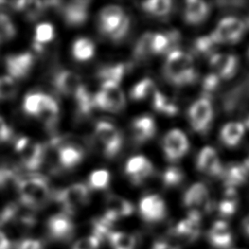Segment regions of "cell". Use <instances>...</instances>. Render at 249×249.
<instances>
[{
    "instance_id": "1",
    "label": "cell",
    "mask_w": 249,
    "mask_h": 249,
    "mask_svg": "<svg viewBox=\"0 0 249 249\" xmlns=\"http://www.w3.org/2000/svg\"><path fill=\"white\" fill-rule=\"evenodd\" d=\"M164 75L176 86L193 83L196 79L193 57L178 50L170 52L164 64Z\"/></svg>"
},
{
    "instance_id": "2",
    "label": "cell",
    "mask_w": 249,
    "mask_h": 249,
    "mask_svg": "<svg viewBox=\"0 0 249 249\" xmlns=\"http://www.w3.org/2000/svg\"><path fill=\"white\" fill-rule=\"evenodd\" d=\"M18 193L21 203L30 208L42 206L51 196L47 180L40 176L20 179Z\"/></svg>"
},
{
    "instance_id": "3",
    "label": "cell",
    "mask_w": 249,
    "mask_h": 249,
    "mask_svg": "<svg viewBox=\"0 0 249 249\" xmlns=\"http://www.w3.org/2000/svg\"><path fill=\"white\" fill-rule=\"evenodd\" d=\"M93 106L102 110L118 112L124 106V92L118 84L112 82H103L101 89L92 96Z\"/></svg>"
},
{
    "instance_id": "4",
    "label": "cell",
    "mask_w": 249,
    "mask_h": 249,
    "mask_svg": "<svg viewBox=\"0 0 249 249\" xmlns=\"http://www.w3.org/2000/svg\"><path fill=\"white\" fill-rule=\"evenodd\" d=\"M89 190L81 183L73 184L56 194V199L61 204L63 213L73 214L77 209L89 201Z\"/></svg>"
},
{
    "instance_id": "5",
    "label": "cell",
    "mask_w": 249,
    "mask_h": 249,
    "mask_svg": "<svg viewBox=\"0 0 249 249\" xmlns=\"http://www.w3.org/2000/svg\"><path fill=\"white\" fill-rule=\"evenodd\" d=\"M16 151L27 169L35 170L43 163L46 148L27 137L19 138L16 143Z\"/></svg>"
},
{
    "instance_id": "6",
    "label": "cell",
    "mask_w": 249,
    "mask_h": 249,
    "mask_svg": "<svg viewBox=\"0 0 249 249\" xmlns=\"http://www.w3.org/2000/svg\"><path fill=\"white\" fill-rule=\"evenodd\" d=\"M245 30L243 21L236 18L228 17L223 18L217 25L216 29L210 35L215 44L218 43H234L237 42Z\"/></svg>"
},
{
    "instance_id": "7",
    "label": "cell",
    "mask_w": 249,
    "mask_h": 249,
    "mask_svg": "<svg viewBox=\"0 0 249 249\" xmlns=\"http://www.w3.org/2000/svg\"><path fill=\"white\" fill-rule=\"evenodd\" d=\"M95 135L102 144L104 154L107 157H114L122 146V135L120 131L108 122H99L95 125Z\"/></svg>"
},
{
    "instance_id": "8",
    "label": "cell",
    "mask_w": 249,
    "mask_h": 249,
    "mask_svg": "<svg viewBox=\"0 0 249 249\" xmlns=\"http://www.w3.org/2000/svg\"><path fill=\"white\" fill-rule=\"evenodd\" d=\"M213 117V110L207 98H200L194 102L189 110L191 124L196 131L204 132L209 127Z\"/></svg>"
},
{
    "instance_id": "9",
    "label": "cell",
    "mask_w": 249,
    "mask_h": 249,
    "mask_svg": "<svg viewBox=\"0 0 249 249\" xmlns=\"http://www.w3.org/2000/svg\"><path fill=\"white\" fill-rule=\"evenodd\" d=\"M188 139L181 130L172 129L165 135L163 140V150L169 160L175 161L182 158L188 151Z\"/></svg>"
},
{
    "instance_id": "10",
    "label": "cell",
    "mask_w": 249,
    "mask_h": 249,
    "mask_svg": "<svg viewBox=\"0 0 249 249\" xmlns=\"http://www.w3.org/2000/svg\"><path fill=\"white\" fill-rule=\"evenodd\" d=\"M139 210L142 218L150 223L162 220L166 214L165 203L158 195H149L141 198Z\"/></svg>"
},
{
    "instance_id": "11",
    "label": "cell",
    "mask_w": 249,
    "mask_h": 249,
    "mask_svg": "<svg viewBox=\"0 0 249 249\" xmlns=\"http://www.w3.org/2000/svg\"><path fill=\"white\" fill-rule=\"evenodd\" d=\"M47 228L51 237L55 240H67L74 232L72 220L63 212L51 216L47 222Z\"/></svg>"
},
{
    "instance_id": "12",
    "label": "cell",
    "mask_w": 249,
    "mask_h": 249,
    "mask_svg": "<svg viewBox=\"0 0 249 249\" xmlns=\"http://www.w3.org/2000/svg\"><path fill=\"white\" fill-rule=\"evenodd\" d=\"M6 69L13 79H21L28 75L33 63V55L26 52L18 54H11L6 58Z\"/></svg>"
},
{
    "instance_id": "13",
    "label": "cell",
    "mask_w": 249,
    "mask_h": 249,
    "mask_svg": "<svg viewBox=\"0 0 249 249\" xmlns=\"http://www.w3.org/2000/svg\"><path fill=\"white\" fill-rule=\"evenodd\" d=\"M200 231V213L191 210L188 217L177 224L173 233L183 241H194Z\"/></svg>"
},
{
    "instance_id": "14",
    "label": "cell",
    "mask_w": 249,
    "mask_h": 249,
    "mask_svg": "<svg viewBox=\"0 0 249 249\" xmlns=\"http://www.w3.org/2000/svg\"><path fill=\"white\" fill-rule=\"evenodd\" d=\"M53 84L60 93L74 97L85 88L80 76L69 70L59 71L54 77Z\"/></svg>"
},
{
    "instance_id": "15",
    "label": "cell",
    "mask_w": 249,
    "mask_h": 249,
    "mask_svg": "<svg viewBox=\"0 0 249 249\" xmlns=\"http://www.w3.org/2000/svg\"><path fill=\"white\" fill-rule=\"evenodd\" d=\"M89 1L75 0L62 7V15L66 24L70 26H79L85 23L89 15Z\"/></svg>"
},
{
    "instance_id": "16",
    "label": "cell",
    "mask_w": 249,
    "mask_h": 249,
    "mask_svg": "<svg viewBox=\"0 0 249 249\" xmlns=\"http://www.w3.org/2000/svg\"><path fill=\"white\" fill-rule=\"evenodd\" d=\"M106 202V212L102 217L112 224H114L116 220L129 216L133 212L131 203L121 196H110Z\"/></svg>"
},
{
    "instance_id": "17",
    "label": "cell",
    "mask_w": 249,
    "mask_h": 249,
    "mask_svg": "<svg viewBox=\"0 0 249 249\" xmlns=\"http://www.w3.org/2000/svg\"><path fill=\"white\" fill-rule=\"evenodd\" d=\"M124 16V11L119 6L109 5L104 7L99 14L100 30L105 34L111 35L123 19Z\"/></svg>"
},
{
    "instance_id": "18",
    "label": "cell",
    "mask_w": 249,
    "mask_h": 249,
    "mask_svg": "<svg viewBox=\"0 0 249 249\" xmlns=\"http://www.w3.org/2000/svg\"><path fill=\"white\" fill-rule=\"evenodd\" d=\"M56 156L58 163L61 167L69 169L78 165L84 159V151L82 148L72 145L65 144L56 146Z\"/></svg>"
},
{
    "instance_id": "19",
    "label": "cell",
    "mask_w": 249,
    "mask_h": 249,
    "mask_svg": "<svg viewBox=\"0 0 249 249\" xmlns=\"http://www.w3.org/2000/svg\"><path fill=\"white\" fill-rule=\"evenodd\" d=\"M197 167L210 175L223 174V168L216 151L212 147H204L197 158Z\"/></svg>"
},
{
    "instance_id": "20",
    "label": "cell",
    "mask_w": 249,
    "mask_h": 249,
    "mask_svg": "<svg viewBox=\"0 0 249 249\" xmlns=\"http://www.w3.org/2000/svg\"><path fill=\"white\" fill-rule=\"evenodd\" d=\"M210 243L218 249L228 248L232 241L231 231L225 221H217L208 231Z\"/></svg>"
},
{
    "instance_id": "21",
    "label": "cell",
    "mask_w": 249,
    "mask_h": 249,
    "mask_svg": "<svg viewBox=\"0 0 249 249\" xmlns=\"http://www.w3.org/2000/svg\"><path fill=\"white\" fill-rule=\"evenodd\" d=\"M210 63L224 79L232 77L237 68V59L232 54L215 53L211 56Z\"/></svg>"
},
{
    "instance_id": "22",
    "label": "cell",
    "mask_w": 249,
    "mask_h": 249,
    "mask_svg": "<svg viewBox=\"0 0 249 249\" xmlns=\"http://www.w3.org/2000/svg\"><path fill=\"white\" fill-rule=\"evenodd\" d=\"M184 204L191 210H196L197 207L208 203V192L206 187L201 183L194 184L189 188L184 196Z\"/></svg>"
},
{
    "instance_id": "23",
    "label": "cell",
    "mask_w": 249,
    "mask_h": 249,
    "mask_svg": "<svg viewBox=\"0 0 249 249\" xmlns=\"http://www.w3.org/2000/svg\"><path fill=\"white\" fill-rule=\"evenodd\" d=\"M58 115L59 109L57 102L51 95L45 93L42 106L36 117L48 127H53L58 120Z\"/></svg>"
},
{
    "instance_id": "24",
    "label": "cell",
    "mask_w": 249,
    "mask_h": 249,
    "mask_svg": "<svg viewBox=\"0 0 249 249\" xmlns=\"http://www.w3.org/2000/svg\"><path fill=\"white\" fill-rule=\"evenodd\" d=\"M208 6L199 0L187 1L185 7V19L188 23L198 24L205 19L208 15Z\"/></svg>"
},
{
    "instance_id": "25",
    "label": "cell",
    "mask_w": 249,
    "mask_h": 249,
    "mask_svg": "<svg viewBox=\"0 0 249 249\" xmlns=\"http://www.w3.org/2000/svg\"><path fill=\"white\" fill-rule=\"evenodd\" d=\"M132 132L134 138L139 142L150 139L156 132L154 120L149 116L136 118L132 124Z\"/></svg>"
},
{
    "instance_id": "26",
    "label": "cell",
    "mask_w": 249,
    "mask_h": 249,
    "mask_svg": "<svg viewBox=\"0 0 249 249\" xmlns=\"http://www.w3.org/2000/svg\"><path fill=\"white\" fill-rule=\"evenodd\" d=\"M248 170L244 166V164L239 163H232L231 164L226 171H223L225 182L228 186V188H233L234 186L242 184L247 176H248Z\"/></svg>"
},
{
    "instance_id": "27",
    "label": "cell",
    "mask_w": 249,
    "mask_h": 249,
    "mask_svg": "<svg viewBox=\"0 0 249 249\" xmlns=\"http://www.w3.org/2000/svg\"><path fill=\"white\" fill-rule=\"evenodd\" d=\"M244 134V125L240 123H229L221 130L222 140L228 146H235Z\"/></svg>"
},
{
    "instance_id": "28",
    "label": "cell",
    "mask_w": 249,
    "mask_h": 249,
    "mask_svg": "<svg viewBox=\"0 0 249 249\" xmlns=\"http://www.w3.org/2000/svg\"><path fill=\"white\" fill-rule=\"evenodd\" d=\"M72 54L79 61L89 60L94 54V45L88 38H79L72 46Z\"/></svg>"
},
{
    "instance_id": "29",
    "label": "cell",
    "mask_w": 249,
    "mask_h": 249,
    "mask_svg": "<svg viewBox=\"0 0 249 249\" xmlns=\"http://www.w3.org/2000/svg\"><path fill=\"white\" fill-rule=\"evenodd\" d=\"M54 37V28L49 22H42L38 24L34 32V47L40 51L44 45L51 42Z\"/></svg>"
},
{
    "instance_id": "30",
    "label": "cell",
    "mask_w": 249,
    "mask_h": 249,
    "mask_svg": "<svg viewBox=\"0 0 249 249\" xmlns=\"http://www.w3.org/2000/svg\"><path fill=\"white\" fill-rule=\"evenodd\" d=\"M112 249H135L136 239L133 235L123 231H112L108 237Z\"/></svg>"
},
{
    "instance_id": "31",
    "label": "cell",
    "mask_w": 249,
    "mask_h": 249,
    "mask_svg": "<svg viewBox=\"0 0 249 249\" xmlns=\"http://www.w3.org/2000/svg\"><path fill=\"white\" fill-rule=\"evenodd\" d=\"M47 8L45 2L40 1H17L15 2V9L24 12L29 18H37Z\"/></svg>"
},
{
    "instance_id": "32",
    "label": "cell",
    "mask_w": 249,
    "mask_h": 249,
    "mask_svg": "<svg viewBox=\"0 0 249 249\" xmlns=\"http://www.w3.org/2000/svg\"><path fill=\"white\" fill-rule=\"evenodd\" d=\"M45 93L30 92L25 95L23 100V110L26 114L36 117L44 100Z\"/></svg>"
},
{
    "instance_id": "33",
    "label": "cell",
    "mask_w": 249,
    "mask_h": 249,
    "mask_svg": "<svg viewBox=\"0 0 249 249\" xmlns=\"http://www.w3.org/2000/svg\"><path fill=\"white\" fill-rule=\"evenodd\" d=\"M153 38H154V33H151V32H147L140 37V39L137 41L134 48V54L137 58L139 59L146 58L149 54L153 53V50H152Z\"/></svg>"
},
{
    "instance_id": "34",
    "label": "cell",
    "mask_w": 249,
    "mask_h": 249,
    "mask_svg": "<svg viewBox=\"0 0 249 249\" xmlns=\"http://www.w3.org/2000/svg\"><path fill=\"white\" fill-rule=\"evenodd\" d=\"M153 106L157 111L168 116H173L177 113V107L175 104L159 91L154 92Z\"/></svg>"
},
{
    "instance_id": "35",
    "label": "cell",
    "mask_w": 249,
    "mask_h": 249,
    "mask_svg": "<svg viewBox=\"0 0 249 249\" xmlns=\"http://www.w3.org/2000/svg\"><path fill=\"white\" fill-rule=\"evenodd\" d=\"M145 11L155 16H165L171 9V2L168 0H152L142 3Z\"/></svg>"
},
{
    "instance_id": "36",
    "label": "cell",
    "mask_w": 249,
    "mask_h": 249,
    "mask_svg": "<svg viewBox=\"0 0 249 249\" xmlns=\"http://www.w3.org/2000/svg\"><path fill=\"white\" fill-rule=\"evenodd\" d=\"M124 73V67L123 64H117L109 67H105L99 71V78L103 82H112L119 84Z\"/></svg>"
},
{
    "instance_id": "37",
    "label": "cell",
    "mask_w": 249,
    "mask_h": 249,
    "mask_svg": "<svg viewBox=\"0 0 249 249\" xmlns=\"http://www.w3.org/2000/svg\"><path fill=\"white\" fill-rule=\"evenodd\" d=\"M152 92H155V85L151 79L146 78L133 87L130 91V95L132 99L140 100L147 97Z\"/></svg>"
},
{
    "instance_id": "38",
    "label": "cell",
    "mask_w": 249,
    "mask_h": 249,
    "mask_svg": "<svg viewBox=\"0 0 249 249\" xmlns=\"http://www.w3.org/2000/svg\"><path fill=\"white\" fill-rule=\"evenodd\" d=\"M110 181V174L106 169H97L91 172L89 178V183L92 189H104L108 186Z\"/></svg>"
},
{
    "instance_id": "39",
    "label": "cell",
    "mask_w": 249,
    "mask_h": 249,
    "mask_svg": "<svg viewBox=\"0 0 249 249\" xmlns=\"http://www.w3.org/2000/svg\"><path fill=\"white\" fill-rule=\"evenodd\" d=\"M20 179L17 174L10 169L0 168V189H16L18 191Z\"/></svg>"
},
{
    "instance_id": "40",
    "label": "cell",
    "mask_w": 249,
    "mask_h": 249,
    "mask_svg": "<svg viewBox=\"0 0 249 249\" xmlns=\"http://www.w3.org/2000/svg\"><path fill=\"white\" fill-rule=\"evenodd\" d=\"M17 91L15 80L10 76L0 77V101L12 98Z\"/></svg>"
},
{
    "instance_id": "41",
    "label": "cell",
    "mask_w": 249,
    "mask_h": 249,
    "mask_svg": "<svg viewBox=\"0 0 249 249\" xmlns=\"http://www.w3.org/2000/svg\"><path fill=\"white\" fill-rule=\"evenodd\" d=\"M15 33L16 29L11 18L5 14H0V42L12 39Z\"/></svg>"
},
{
    "instance_id": "42",
    "label": "cell",
    "mask_w": 249,
    "mask_h": 249,
    "mask_svg": "<svg viewBox=\"0 0 249 249\" xmlns=\"http://www.w3.org/2000/svg\"><path fill=\"white\" fill-rule=\"evenodd\" d=\"M148 160L143 156H135L128 160L125 165V172L127 175L130 176V178H133L137 174L140 173V171L145 166Z\"/></svg>"
},
{
    "instance_id": "43",
    "label": "cell",
    "mask_w": 249,
    "mask_h": 249,
    "mask_svg": "<svg viewBox=\"0 0 249 249\" xmlns=\"http://www.w3.org/2000/svg\"><path fill=\"white\" fill-rule=\"evenodd\" d=\"M183 180V172L177 167H168L163 173V183L167 187H174Z\"/></svg>"
},
{
    "instance_id": "44",
    "label": "cell",
    "mask_w": 249,
    "mask_h": 249,
    "mask_svg": "<svg viewBox=\"0 0 249 249\" xmlns=\"http://www.w3.org/2000/svg\"><path fill=\"white\" fill-rule=\"evenodd\" d=\"M152 50H153V53H161L170 52L169 40L167 35L160 34V33L154 34Z\"/></svg>"
},
{
    "instance_id": "45",
    "label": "cell",
    "mask_w": 249,
    "mask_h": 249,
    "mask_svg": "<svg viewBox=\"0 0 249 249\" xmlns=\"http://www.w3.org/2000/svg\"><path fill=\"white\" fill-rule=\"evenodd\" d=\"M214 41L211 39L210 36H202L197 38L195 41V48L198 53H201L203 54L210 53L215 47Z\"/></svg>"
},
{
    "instance_id": "46",
    "label": "cell",
    "mask_w": 249,
    "mask_h": 249,
    "mask_svg": "<svg viewBox=\"0 0 249 249\" xmlns=\"http://www.w3.org/2000/svg\"><path fill=\"white\" fill-rule=\"evenodd\" d=\"M100 245V240L94 235L86 236L80 238L75 242L72 249H98Z\"/></svg>"
},
{
    "instance_id": "47",
    "label": "cell",
    "mask_w": 249,
    "mask_h": 249,
    "mask_svg": "<svg viewBox=\"0 0 249 249\" xmlns=\"http://www.w3.org/2000/svg\"><path fill=\"white\" fill-rule=\"evenodd\" d=\"M128 28H129V18L127 17L124 16L123 19L121 20V22L119 23L117 28L113 31V33L110 35V37L114 41H119L124 37V35L128 31Z\"/></svg>"
},
{
    "instance_id": "48",
    "label": "cell",
    "mask_w": 249,
    "mask_h": 249,
    "mask_svg": "<svg viewBox=\"0 0 249 249\" xmlns=\"http://www.w3.org/2000/svg\"><path fill=\"white\" fill-rule=\"evenodd\" d=\"M236 204L235 202L227 200V199H223L218 206V210L220 212V214L224 217H230L231 216L235 210H236Z\"/></svg>"
},
{
    "instance_id": "49",
    "label": "cell",
    "mask_w": 249,
    "mask_h": 249,
    "mask_svg": "<svg viewBox=\"0 0 249 249\" xmlns=\"http://www.w3.org/2000/svg\"><path fill=\"white\" fill-rule=\"evenodd\" d=\"M43 243L34 238H26L17 244L16 249H43Z\"/></svg>"
},
{
    "instance_id": "50",
    "label": "cell",
    "mask_w": 249,
    "mask_h": 249,
    "mask_svg": "<svg viewBox=\"0 0 249 249\" xmlns=\"http://www.w3.org/2000/svg\"><path fill=\"white\" fill-rule=\"evenodd\" d=\"M153 165L152 163L148 160L145 164V166L143 167V169L140 171L139 174H137L136 176H134L133 178H131V181L134 183V184H140L141 182H143L145 179H147L149 176L152 175L153 173Z\"/></svg>"
},
{
    "instance_id": "51",
    "label": "cell",
    "mask_w": 249,
    "mask_h": 249,
    "mask_svg": "<svg viewBox=\"0 0 249 249\" xmlns=\"http://www.w3.org/2000/svg\"><path fill=\"white\" fill-rule=\"evenodd\" d=\"M219 85V76L216 74H209L203 80V89L206 92H211L217 89Z\"/></svg>"
},
{
    "instance_id": "52",
    "label": "cell",
    "mask_w": 249,
    "mask_h": 249,
    "mask_svg": "<svg viewBox=\"0 0 249 249\" xmlns=\"http://www.w3.org/2000/svg\"><path fill=\"white\" fill-rule=\"evenodd\" d=\"M12 136V131L5 121L0 116V142L8 141Z\"/></svg>"
},
{
    "instance_id": "53",
    "label": "cell",
    "mask_w": 249,
    "mask_h": 249,
    "mask_svg": "<svg viewBox=\"0 0 249 249\" xmlns=\"http://www.w3.org/2000/svg\"><path fill=\"white\" fill-rule=\"evenodd\" d=\"M12 244L6 234L0 230V249H11Z\"/></svg>"
},
{
    "instance_id": "54",
    "label": "cell",
    "mask_w": 249,
    "mask_h": 249,
    "mask_svg": "<svg viewBox=\"0 0 249 249\" xmlns=\"http://www.w3.org/2000/svg\"><path fill=\"white\" fill-rule=\"evenodd\" d=\"M152 249H178V248L166 241H157L154 243Z\"/></svg>"
},
{
    "instance_id": "55",
    "label": "cell",
    "mask_w": 249,
    "mask_h": 249,
    "mask_svg": "<svg viewBox=\"0 0 249 249\" xmlns=\"http://www.w3.org/2000/svg\"><path fill=\"white\" fill-rule=\"evenodd\" d=\"M243 229L245 233L249 236V216H247L243 221Z\"/></svg>"
},
{
    "instance_id": "56",
    "label": "cell",
    "mask_w": 249,
    "mask_h": 249,
    "mask_svg": "<svg viewBox=\"0 0 249 249\" xmlns=\"http://www.w3.org/2000/svg\"><path fill=\"white\" fill-rule=\"evenodd\" d=\"M243 164H244V166L247 168V170L249 171V157H248V159L244 161V163H243Z\"/></svg>"
},
{
    "instance_id": "57",
    "label": "cell",
    "mask_w": 249,
    "mask_h": 249,
    "mask_svg": "<svg viewBox=\"0 0 249 249\" xmlns=\"http://www.w3.org/2000/svg\"><path fill=\"white\" fill-rule=\"evenodd\" d=\"M245 124H246V125L249 127V117H248V119L246 120V122H245Z\"/></svg>"
}]
</instances>
